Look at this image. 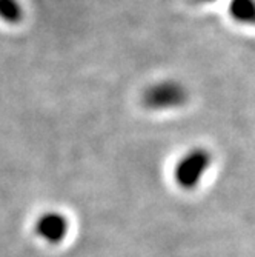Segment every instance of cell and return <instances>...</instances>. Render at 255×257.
I'll list each match as a JSON object with an SVG mask.
<instances>
[{
    "label": "cell",
    "instance_id": "cell-2",
    "mask_svg": "<svg viewBox=\"0 0 255 257\" xmlns=\"http://www.w3.org/2000/svg\"><path fill=\"white\" fill-rule=\"evenodd\" d=\"M203 168V160L201 159H191L189 162H186L184 165H181L180 171H178V180L181 185L184 186H191L195 183V180L198 179L200 173Z\"/></svg>",
    "mask_w": 255,
    "mask_h": 257
},
{
    "label": "cell",
    "instance_id": "cell-1",
    "mask_svg": "<svg viewBox=\"0 0 255 257\" xmlns=\"http://www.w3.org/2000/svg\"><path fill=\"white\" fill-rule=\"evenodd\" d=\"M66 231V223L63 220V217L51 214L43 217V220L40 222V232L50 240H59L63 237Z\"/></svg>",
    "mask_w": 255,
    "mask_h": 257
}]
</instances>
